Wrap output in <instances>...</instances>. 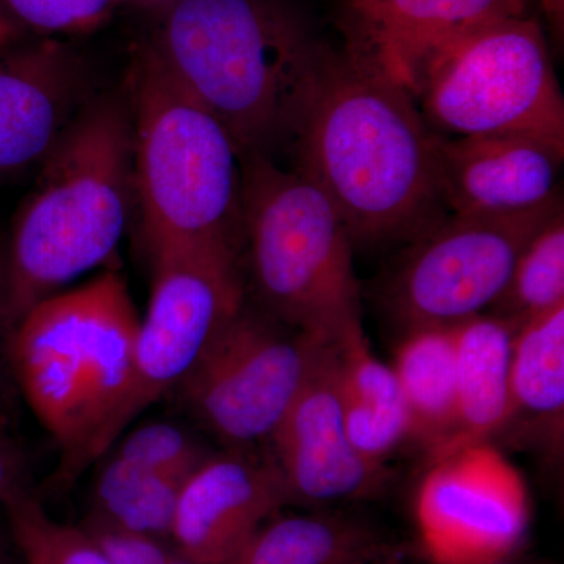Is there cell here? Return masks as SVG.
<instances>
[{"instance_id":"cell-1","label":"cell","mask_w":564,"mask_h":564,"mask_svg":"<svg viewBox=\"0 0 564 564\" xmlns=\"http://www.w3.org/2000/svg\"><path fill=\"white\" fill-rule=\"evenodd\" d=\"M433 140L411 93L358 41L326 44L293 170L325 193L355 247L411 242L444 217Z\"/></svg>"},{"instance_id":"cell-2","label":"cell","mask_w":564,"mask_h":564,"mask_svg":"<svg viewBox=\"0 0 564 564\" xmlns=\"http://www.w3.org/2000/svg\"><path fill=\"white\" fill-rule=\"evenodd\" d=\"M155 54L247 155L291 151L326 43L284 0H180Z\"/></svg>"},{"instance_id":"cell-3","label":"cell","mask_w":564,"mask_h":564,"mask_svg":"<svg viewBox=\"0 0 564 564\" xmlns=\"http://www.w3.org/2000/svg\"><path fill=\"white\" fill-rule=\"evenodd\" d=\"M139 323L121 274L104 272L40 300L14 325L7 361L61 451L58 484L76 480L124 433Z\"/></svg>"},{"instance_id":"cell-4","label":"cell","mask_w":564,"mask_h":564,"mask_svg":"<svg viewBox=\"0 0 564 564\" xmlns=\"http://www.w3.org/2000/svg\"><path fill=\"white\" fill-rule=\"evenodd\" d=\"M132 198L129 107L115 98L87 104L41 162L7 240L14 321L113 254Z\"/></svg>"},{"instance_id":"cell-5","label":"cell","mask_w":564,"mask_h":564,"mask_svg":"<svg viewBox=\"0 0 564 564\" xmlns=\"http://www.w3.org/2000/svg\"><path fill=\"white\" fill-rule=\"evenodd\" d=\"M133 195L150 252L242 242V154L151 46L129 73Z\"/></svg>"},{"instance_id":"cell-6","label":"cell","mask_w":564,"mask_h":564,"mask_svg":"<svg viewBox=\"0 0 564 564\" xmlns=\"http://www.w3.org/2000/svg\"><path fill=\"white\" fill-rule=\"evenodd\" d=\"M242 240L261 311L337 344L362 325L352 240L321 188L272 159H242Z\"/></svg>"},{"instance_id":"cell-7","label":"cell","mask_w":564,"mask_h":564,"mask_svg":"<svg viewBox=\"0 0 564 564\" xmlns=\"http://www.w3.org/2000/svg\"><path fill=\"white\" fill-rule=\"evenodd\" d=\"M437 135L496 133L564 143L562 88L540 22H494L441 47L403 80Z\"/></svg>"},{"instance_id":"cell-8","label":"cell","mask_w":564,"mask_h":564,"mask_svg":"<svg viewBox=\"0 0 564 564\" xmlns=\"http://www.w3.org/2000/svg\"><path fill=\"white\" fill-rule=\"evenodd\" d=\"M328 345L243 304L177 389L226 447L250 451L272 441Z\"/></svg>"},{"instance_id":"cell-9","label":"cell","mask_w":564,"mask_h":564,"mask_svg":"<svg viewBox=\"0 0 564 564\" xmlns=\"http://www.w3.org/2000/svg\"><path fill=\"white\" fill-rule=\"evenodd\" d=\"M562 199L514 215H444L411 240L386 303L404 332L455 326L488 313L502 296L519 256Z\"/></svg>"},{"instance_id":"cell-10","label":"cell","mask_w":564,"mask_h":564,"mask_svg":"<svg viewBox=\"0 0 564 564\" xmlns=\"http://www.w3.org/2000/svg\"><path fill=\"white\" fill-rule=\"evenodd\" d=\"M152 288L140 318L133 380L122 426L180 388L245 304L239 251L221 245H172L151 252Z\"/></svg>"},{"instance_id":"cell-11","label":"cell","mask_w":564,"mask_h":564,"mask_svg":"<svg viewBox=\"0 0 564 564\" xmlns=\"http://www.w3.org/2000/svg\"><path fill=\"white\" fill-rule=\"evenodd\" d=\"M417 519L437 564L499 562L524 534V481L491 444L467 445L430 464L419 488Z\"/></svg>"},{"instance_id":"cell-12","label":"cell","mask_w":564,"mask_h":564,"mask_svg":"<svg viewBox=\"0 0 564 564\" xmlns=\"http://www.w3.org/2000/svg\"><path fill=\"white\" fill-rule=\"evenodd\" d=\"M270 443L291 503L370 499L389 480L384 464L364 458L348 440L337 344L323 348Z\"/></svg>"},{"instance_id":"cell-13","label":"cell","mask_w":564,"mask_h":564,"mask_svg":"<svg viewBox=\"0 0 564 564\" xmlns=\"http://www.w3.org/2000/svg\"><path fill=\"white\" fill-rule=\"evenodd\" d=\"M433 154L437 195L452 214H524L562 199L560 141L519 133H434Z\"/></svg>"},{"instance_id":"cell-14","label":"cell","mask_w":564,"mask_h":564,"mask_svg":"<svg viewBox=\"0 0 564 564\" xmlns=\"http://www.w3.org/2000/svg\"><path fill=\"white\" fill-rule=\"evenodd\" d=\"M291 503L274 459L228 448L182 484L170 540L196 564H226Z\"/></svg>"},{"instance_id":"cell-15","label":"cell","mask_w":564,"mask_h":564,"mask_svg":"<svg viewBox=\"0 0 564 564\" xmlns=\"http://www.w3.org/2000/svg\"><path fill=\"white\" fill-rule=\"evenodd\" d=\"M84 87L79 65L55 46L0 62V184L46 159L82 109Z\"/></svg>"},{"instance_id":"cell-16","label":"cell","mask_w":564,"mask_h":564,"mask_svg":"<svg viewBox=\"0 0 564 564\" xmlns=\"http://www.w3.org/2000/svg\"><path fill=\"white\" fill-rule=\"evenodd\" d=\"M350 39L402 82L430 54L494 22L529 17L527 0H347Z\"/></svg>"},{"instance_id":"cell-17","label":"cell","mask_w":564,"mask_h":564,"mask_svg":"<svg viewBox=\"0 0 564 564\" xmlns=\"http://www.w3.org/2000/svg\"><path fill=\"white\" fill-rule=\"evenodd\" d=\"M454 329L456 425L441 458L467 445L489 443L503 433L511 414L513 326L485 313L458 323Z\"/></svg>"},{"instance_id":"cell-18","label":"cell","mask_w":564,"mask_h":564,"mask_svg":"<svg viewBox=\"0 0 564 564\" xmlns=\"http://www.w3.org/2000/svg\"><path fill=\"white\" fill-rule=\"evenodd\" d=\"M511 414L505 426L556 454L564 422V306L516 329L510 372Z\"/></svg>"},{"instance_id":"cell-19","label":"cell","mask_w":564,"mask_h":564,"mask_svg":"<svg viewBox=\"0 0 564 564\" xmlns=\"http://www.w3.org/2000/svg\"><path fill=\"white\" fill-rule=\"evenodd\" d=\"M411 422V441L429 462L447 451L456 425L454 326H423L404 332L392 364Z\"/></svg>"},{"instance_id":"cell-20","label":"cell","mask_w":564,"mask_h":564,"mask_svg":"<svg viewBox=\"0 0 564 564\" xmlns=\"http://www.w3.org/2000/svg\"><path fill=\"white\" fill-rule=\"evenodd\" d=\"M381 552L369 527L344 516H274L226 564H361Z\"/></svg>"},{"instance_id":"cell-21","label":"cell","mask_w":564,"mask_h":564,"mask_svg":"<svg viewBox=\"0 0 564 564\" xmlns=\"http://www.w3.org/2000/svg\"><path fill=\"white\" fill-rule=\"evenodd\" d=\"M184 480L109 455L96 478L93 518L170 540Z\"/></svg>"},{"instance_id":"cell-22","label":"cell","mask_w":564,"mask_h":564,"mask_svg":"<svg viewBox=\"0 0 564 564\" xmlns=\"http://www.w3.org/2000/svg\"><path fill=\"white\" fill-rule=\"evenodd\" d=\"M564 306V214L560 212L519 256L507 288L489 314L516 329Z\"/></svg>"},{"instance_id":"cell-23","label":"cell","mask_w":564,"mask_h":564,"mask_svg":"<svg viewBox=\"0 0 564 564\" xmlns=\"http://www.w3.org/2000/svg\"><path fill=\"white\" fill-rule=\"evenodd\" d=\"M2 507L24 564H110L90 534L54 521L25 486L11 492Z\"/></svg>"},{"instance_id":"cell-24","label":"cell","mask_w":564,"mask_h":564,"mask_svg":"<svg viewBox=\"0 0 564 564\" xmlns=\"http://www.w3.org/2000/svg\"><path fill=\"white\" fill-rule=\"evenodd\" d=\"M121 436L110 455L174 477L187 478L210 455L191 433L169 422L143 423Z\"/></svg>"},{"instance_id":"cell-25","label":"cell","mask_w":564,"mask_h":564,"mask_svg":"<svg viewBox=\"0 0 564 564\" xmlns=\"http://www.w3.org/2000/svg\"><path fill=\"white\" fill-rule=\"evenodd\" d=\"M118 0H0L14 20L43 32L91 28Z\"/></svg>"},{"instance_id":"cell-26","label":"cell","mask_w":564,"mask_h":564,"mask_svg":"<svg viewBox=\"0 0 564 564\" xmlns=\"http://www.w3.org/2000/svg\"><path fill=\"white\" fill-rule=\"evenodd\" d=\"M82 529L90 534L110 564H166L177 551L165 538L120 529L93 516Z\"/></svg>"},{"instance_id":"cell-27","label":"cell","mask_w":564,"mask_h":564,"mask_svg":"<svg viewBox=\"0 0 564 564\" xmlns=\"http://www.w3.org/2000/svg\"><path fill=\"white\" fill-rule=\"evenodd\" d=\"M24 486V464L17 444L7 433L6 422L0 419V507L11 492Z\"/></svg>"},{"instance_id":"cell-28","label":"cell","mask_w":564,"mask_h":564,"mask_svg":"<svg viewBox=\"0 0 564 564\" xmlns=\"http://www.w3.org/2000/svg\"><path fill=\"white\" fill-rule=\"evenodd\" d=\"M13 295L9 267V250L7 242H0V364L7 362L9 340L14 328Z\"/></svg>"},{"instance_id":"cell-29","label":"cell","mask_w":564,"mask_h":564,"mask_svg":"<svg viewBox=\"0 0 564 564\" xmlns=\"http://www.w3.org/2000/svg\"><path fill=\"white\" fill-rule=\"evenodd\" d=\"M14 29L13 24L7 20L3 14H0V47L6 46L9 43L11 36H13Z\"/></svg>"},{"instance_id":"cell-30","label":"cell","mask_w":564,"mask_h":564,"mask_svg":"<svg viewBox=\"0 0 564 564\" xmlns=\"http://www.w3.org/2000/svg\"><path fill=\"white\" fill-rule=\"evenodd\" d=\"M166 564H196L193 563L192 560H188L187 556H184L181 554L180 551H176V554L172 556V558L169 560V563Z\"/></svg>"},{"instance_id":"cell-31","label":"cell","mask_w":564,"mask_h":564,"mask_svg":"<svg viewBox=\"0 0 564 564\" xmlns=\"http://www.w3.org/2000/svg\"><path fill=\"white\" fill-rule=\"evenodd\" d=\"M486 564H513V563H508V562H505V560H499V562H492V563H486Z\"/></svg>"},{"instance_id":"cell-32","label":"cell","mask_w":564,"mask_h":564,"mask_svg":"<svg viewBox=\"0 0 564 564\" xmlns=\"http://www.w3.org/2000/svg\"><path fill=\"white\" fill-rule=\"evenodd\" d=\"M2 543H0V564H2Z\"/></svg>"},{"instance_id":"cell-33","label":"cell","mask_w":564,"mask_h":564,"mask_svg":"<svg viewBox=\"0 0 564 564\" xmlns=\"http://www.w3.org/2000/svg\"><path fill=\"white\" fill-rule=\"evenodd\" d=\"M361 564H370V563H361Z\"/></svg>"}]
</instances>
